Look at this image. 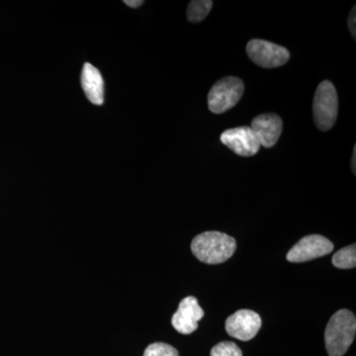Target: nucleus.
I'll return each instance as SVG.
<instances>
[{
	"mask_svg": "<svg viewBox=\"0 0 356 356\" xmlns=\"http://www.w3.org/2000/svg\"><path fill=\"white\" fill-rule=\"evenodd\" d=\"M211 356H243V353L236 343L222 341L212 348Z\"/></svg>",
	"mask_w": 356,
	"mask_h": 356,
	"instance_id": "nucleus-15",
	"label": "nucleus"
},
{
	"mask_svg": "<svg viewBox=\"0 0 356 356\" xmlns=\"http://www.w3.org/2000/svg\"><path fill=\"white\" fill-rule=\"evenodd\" d=\"M250 127L257 134L261 146L273 147L282 134V119L273 113L259 115L252 120Z\"/></svg>",
	"mask_w": 356,
	"mask_h": 356,
	"instance_id": "nucleus-10",
	"label": "nucleus"
},
{
	"mask_svg": "<svg viewBox=\"0 0 356 356\" xmlns=\"http://www.w3.org/2000/svg\"><path fill=\"white\" fill-rule=\"evenodd\" d=\"M351 168H353V173H356V146L353 147V159H351Z\"/></svg>",
	"mask_w": 356,
	"mask_h": 356,
	"instance_id": "nucleus-18",
	"label": "nucleus"
},
{
	"mask_svg": "<svg viewBox=\"0 0 356 356\" xmlns=\"http://www.w3.org/2000/svg\"><path fill=\"white\" fill-rule=\"evenodd\" d=\"M356 332L355 316L350 311H337L327 323L325 348L330 356H343L353 343Z\"/></svg>",
	"mask_w": 356,
	"mask_h": 356,
	"instance_id": "nucleus-2",
	"label": "nucleus"
},
{
	"mask_svg": "<svg viewBox=\"0 0 356 356\" xmlns=\"http://www.w3.org/2000/svg\"><path fill=\"white\" fill-rule=\"evenodd\" d=\"M124 3L129 7H132V8H138V7L142 6L144 4V1L143 0H125Z\"/></svg>",
	"mask_w": 356,
	"mask_h": 356,
	"instance_id": "nucleus-17",
	"label": "nucleus"
},
{
	"mask_svg": "<svg viewBox=\"0 0 356 356\" xmlns=\"http://www.w3.org/2000/svg\"><path fill=\"white\" fill-rule=\"evenodd\" d=\"M211 0H193L187 8V19L191 23H199L207 17L212 9Z\"/></svg>",
	"mask_w": 356,
	"mask_h": 356,
	"instance_id": "nucleus-12",
	"label": "nucleus"
},
{
	"mask_svg": "<svg viewBox=\"0 0 356 356\" xmlns=\"http://www.w3.org/2000/svg\"><path fill=\"white\" fill-rule=\"evenodd\" d=\"M203 317L204 311L199 305L198 300L189 296L180 302L178 310L172 318V324L180 334H189L197 330L198 322Z\"/></svg>",
	"mask_w": 356,
	"mask_h": 356,
	"instance_id": "nucleus-9",
	"label": "nucleus"
},
{
	"mask_svg": "<svg viewBox=\"0 0 356 356\" xmlns=\"http://www.w3.org/2000/svg\"><path fill=\"white\" fill-rule=\"evenodd\" d=\"M261 327L259 314L252 310H240L227 318L226 331L229 336L248 341L254 339Z\"/></svg>",
	"mask_w": 356,
	"mask_h": 356,
	"instance_id": "nucleus-8",
	"label": "nucleus"
},
{
	"mask_svg": "<svg viewBox=\"0 0 356 356\" xmlns=\"http://www.w3.org/2000/svg\"><path fill=\"white\" fill-rule=\"evenodd\" d=\"M356 11L355 6H353V10L350 11V17H348V28H350V34L353 35V39L356 37Z\"/></svg>",
	"mask_w": 356,
	"mask_h": 356,
	"instance_id": "nucleus-16",
	"label": "nucleus"
},
{
	"mask_svg": "<svg viewBox=\"0 0 356 356\" xmlns=\"http://www.w3.org/2000/svg\"><path fill=\"white\" fill-rule=\"evenodd\" d=\"M247 54L255 65L264 69L280 67L286 64L290 58L286 48L266 40H250L247 44Z\"/></svg>",
	"mask_w": 356,
	"mask_h": 356,
	"instance_id": "nucleus-5",
	"label": "nucleus"
},
{
	"mask_svg": "<svg viewBox=\"0 0 356 356\" xmlns=\"http://www.w3.org/2000/svg\"><path fill=\"white\" fill-rule=\"evenodd\" d=\"M81 86L86 97L95 105H102L104 102V81L97 67L86 63L83 65L81 74Z\"/></svg>",
	"mask_w": 356,
	"mask_h": 356,
	"instance_id": "nucleus-11",
	"label": "nucleus"
},
{
	"mask_svg": "<svg viewBox=\"0 0 356 356\" xmlns=\"http://www.w3.org/2000/svg\"><path fill=\"white\" fill-rule=\"evenodd\" d=\"M334 250L331 241L320 235L304 236L288 252L287 261L290 262H306L318 257H325Z\"/></svg>",
	"mask_w": 356,
	"mask_h": 356,
	"instance_id": "nucleus-6",
	"label": "nucleus"
},
{
	"mask_svg": "<svg viewBox=\"0 0 356 356\" xmlns=\"http://www.w3.org/2000/svg\"><path fill=\"white\" fill-rule=\"evenodd\" d=\"M236 240L220 232H205L193 238L191 250L199 261L207 264H222L235 254Z\"/></svg>",
	"mask_w": 356,
	"mask_h": 356,
	"instance_id": "nucleus-1",
	"label": "nucleus"
},
{
	"mask_svg": "<svg viewBox=\"0 0 356 356\" xmlns=\"http://www.w3.org/2000/svg\"><path fill=\"white\" fill-rule=\"evenodd\" d=\"M339 111L337 89L329 81H322L316 90L313 103L314 120L323 132L334 127Z\"/></svg>",
	"mask_w": 356,
	"mask_h": 356,
	"instance_id": "nucleus-3",
	"label": "nucleus"
},
{
	"mask_svg": "<svg viewBox=\"0 0 356 356\" xmlns=\"http://www.w3.org/2000/svg\"><path fill=\"white\" fill-rule=\"evenodd\" d=\"M220 140L225 146L241 156H252L259 153L261 143L250 127L228 129L222 133Z\"/></svg>",
	"mask_w": 356,
	"mask_h": 356,
	"instance_id": "nucleus-7",
	"label": "nucleus"
},
{
	"mask_svg": "<svg viewBox=\"0 0 356 356\" xmlns=\"http://www.w3.org/2000/svg\"><path fill=\"white\" fill-rule=\"evenodd\" d=\"M144 356H179V355L178 351L170 344L154 343L147 346Z\"/></svg>",
	"mask_w": 356,
	"mask_h": 356,
	"instance_id": "nucleus-14",
	"label": "nucleus"
},
{
	"mask_svg": "<svg viewBox=\"0 0 356 356\" xmlns=\"http://www.w3.org/2000/svg\"><path fill=\"white\" fill-rule=\"evenodd\" d=\"M332 264L337 268L350 269L355 268L356 266V245H348L341 248L332 257Z\"/></svg>",
	"mask_w": 356,
	"mask_h": 356,
	"instance_id": "nucleus-13",
	"label": "nucleus"
},
{
	"mask_svg": "<svg viewBox=\"0 0 356 356\" xmlns=\"http://www.w3.org/2000/svg\"><path fill=\"white\" fill-rule=\"evenodd\" d=\"M245 86L242 79L227 76L218 81L208 95V107L215 114H222L235 107L242 99Z\"/></svg>",
	"mask_w": 356,
	"mask_h": 356,
	"instance_id": "nucleus-4",
	"label": "nucleus"
}]
</instances>
